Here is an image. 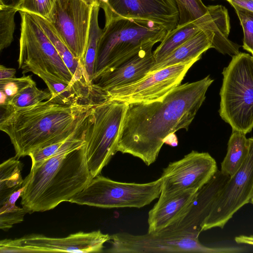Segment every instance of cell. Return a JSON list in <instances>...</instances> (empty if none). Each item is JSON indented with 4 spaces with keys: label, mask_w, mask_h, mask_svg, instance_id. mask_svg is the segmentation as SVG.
I'll list each match as a JSON object with an SVG mask.
<instances>
[{
    "label": "cell",
    "mask_w": 253,
    "mask_h": 253,
    "mask_svg": "<svg viewBox=\"0 0 253 253\" xmlns=\"http://www.w3.org/2000/svg\"><path fill=\"white\" fill-rule=\"evenodd\" d=\"M23 164L16 156L11 157L0 165V205L15 191L22 187L21 175Z\"/></svg>",
    "instance_id": "25"
},
{
    "label": "cell",
    "mask_w": 253,
    "mask_h": 253,
    "mask_svg": "<svg viewBox=\"0 0 253 253\" xmlns=\"http://www.w3.org/2000/svg\"><path fill=\"white\" fill-rule=\"evenodd\" d=\"M110 240V235L100 230L80 231L59 238L30 234L18 238L0 240V253H101L104 244Z\"/></svg>",
    "instance_id": "10"
},
{
    "label": "cell",
    "mask_w": 253,
    "mask_h": 253,
    "mask_svg": "<svg viewBox=\"0 0 253 253\" xmlns=\"http://www.w3.org/2000/svg\"><path fill=\"white\" fill-rule=\"evenodd\" d=\"M213 82L209 75L180 84L157 100L126 104L117 152L137 157L147 166L153 164L169 136L188 130Z\"/></svg>",
    "instance_id": "1"
},
{
    "label": "cell",
    "mask_w": 253,
    "mask_h": 253,
    "mask_svg": "<svg viewBox=\"0 0 253 253\" xmlns=\"http://www.w3.org/2000/svg\"><path fill=\"white\" fill-rule=\"evenodd\" d=\"M155 42L143 45L124 58L115 67L94 78L90 85V99L100 101L104 93L114 88L142 79L156 64L152 51Z\"/></svg>",
    "instance_id": "15"
},
{
    "label": "cell",
    "mask_w": 253,
    "mask_h": 253,
    "mask_svg": "<svg viewBox=\"0 0 253 253\" xmlns=\"http://www.w3.org/2000/svg\"><path fill=\"white\" fill-rule=\"evenodd\" d=\"M242 27L244 49L253 55V11L235 4H232Z\"/></svg>",
    "instance_id": "31"
},
{
    "label": "cell",
    "mask_w": 253,
    "mask_h": 253,
    "mask_svg": "<svg viewBox=\"0 0 253 253\" xmlns=\"http://www.w3.org/2000/svg\"><path fill=\"white\" fill-rule=\"evenodd\" d=\"M231 5L235 4L253 11V0H226Z\"/></svg>",
    "instance_id": "35"
},
{
    "label": "cell",
    "mask_w": 253,
    "mask_h": 253,
    "mask_svg": "<svg viewBox=\"0 0 253 253\" xmlns=\"http://www.w3.org/2000/svg\"><path fill=\"white\" fill-rule=\"evenodd\" d=\"M70 137L64 141L49 145L31 152L29 155L31 159V166L36 165L57 154L65 146Z\"/></svg>",
    "instance_id": "33"
},
{
    "label": "cell",
    "mask_w": 253,
    "mask_h": 253,
    "mask_svg": "<svg viewBox=\"0 0 253 253\" xmlns=\"http://www.w3.org/2000/svg\"><path fill=\"white\" fill-rule=\"evenodd\" d=\"M197 192L189 191L165 197H159L148 213V232L161 231L179 219Z\"/></svg>",
    "instance_id": "19"
},
{
    "label": "cell",
    "mask_w": 253,
    "mask_h": 253,
    "mask_svg": "<svg viewBox=\"0 0 253 253\" xmlns=\"http://www.w3.org/2000/svg\"><path fill=\"white\" fill-rule=\"evenodd\" d=\"M46 84L51 94V101L63 105L91 101L89 94L77 85L57 80L49 76L41 75L38 76Z\"/></svg>",
    "instance_id": "24"
},
{
    "label": "cell",
    "mask_w": 253,
    "mask_h": 253,
    "mask_svg": "<svg viewBox=\"0 0 253 253\" xmlns=\"http://www.w3.org/2000/svg\"><path fill=\"white\" fill-rule=\"evenodd\" d=\"M126 104L116 100L95 103L84 135L87 165L92 178L99 175L117 153L118 137Z\"/></svg>",
    "instance_id": "7"
},
{
    "label": "cell",
    "mask_w": 253,
    "mask_h": 253,
    "mask_svg": "<svg viewBox=\"0 0 253 253\" xmlns=\"http://www.w3.org/2000/svg\"><path fill=\"white\" fill-rule=\"evenodd\" d=\"M50 92L38 88L36 83L28 86L9 101L5 110H14L26 108L40 102L49 100Z\"/></svg>",
    "instance_id": "28"
},
{
    "label": "cell",
    "mask_w": 253,
    "mask_h": 253,
    "mask_svg": "<svg viewBox=\"0 0 253 253\" xmlns=\"http://www.w3.org/2000/svg\"><path fill=\"white\" fill-rule=\"evenodd\" d=\"M95 103L71 105L47 100L24 108L5 110L0 129L9 137L15 156H29L38 149L64 141L87 122Z\"/></svg>",
    "instance_id": "3"
},
{
    "label": "cell",
    "mask_w": 253,
    "mask_h": 253,
    "mask_svg": "<svg viewBox=\"0 0 253 253\" xmlns=\"http://www.w3.org/2000/svg\"><path fill=\"white\" fill-rule=\"evenodd\" d=\"M92 7L82 0H55L49 16L45 19L84 65Z\"/></svg>",
    "instance_id": "12"
},
{
    "label": "cell",
    "mask_w": 253,
    "mask_h": 253,
    "mask_svg": "<svg viewBox=\"0 0 253 253\" xmlns=\"http://www.w3.org/2000/svg\"><path fill=\"white\" fill-rule=\"evenodd\" d=\"M87 121L54 156L34 166L24 179L22 208L30 214L69 202L92 179L87 165L84 135Z\"/></svg>",
    "instance_id": "2"
},
{
    "label": "cell",
    "mask_w": 253,
    "mask_h": 253,
    "mask_svg": "<svg viewBox=\"0 0 253 253\" xmlns=\"http://www.w3.org/2000/svg\"><path fill=\"white\" fill-rule=\"evenodd\" d=\"M218 169L215 160L208 152L192 151L179 160L169 163L163 171L160 197L197 191L213 176Z\"/></svg>",
    "instance_id": "13"
},
{
    "label": "cell",
    "mask_w": 253,
    "mask_h": 253,
    "mask_svg": "<svg viewBox=\"0 0 253 253\" xmlns=\"http://www.w3.org/2000/svg\"><path fill=\"white\" fill-rule=\"evenodd\" d=\"M20 1V0H0V6L16 8Z\"/></svg>",
    "instance_id": "37"
},
{
    "label": "cell",
    "mask_w": 253,
    "mask_h": 253,
    "mask_svg": "<svg viewBox=\"0 0 253 253\" xmlns=\"http://www.w3.org/2000/svg\"><path fill=\"white\" fill-rule=\"evenodd\" d=\"M34 83L30 75L0 80V107L5 109L12 98Z\"/></svg>",
    "instance_id": "29"
},
{
    "label": "cell",
    "mask_w": 253,
    "mask_h": 253,
    "mask_svg": "<svg viewBox=\"0 0 253 253\" xmlns=\"http://www.w3.org/2000/svg\"><path fill=\"white\" fill-rule=\"evenodd\" d=\"M253 196V138H250L245 161L220 191L202 226V231L215 227L223 228L236 211L251 202Z\"/></svg>",
    "instance_id": "11"
},
{
    "label": "cell",
    "mask_w": 253,
    "mask_h": 253,
    "mask_svg": "<svg viewBox=\"0 0 253 253\" xmlns=\"http://www.w3.org/2000/svg\"><path fill=\"white\" fill-rule=\"evenodd\" d=\"M35 17L44 32L51 41L67 67L72 73L75 82L90 95L91 83L84 64L76 58L61 40L50 23L45 19L37 15Z\"/></svg>",
    "instance_id": "21"
},
{
    "label": "cell",
    "mask_w": 253,
    "mask_h": 253,
    "mask_svg": "<svg viewBox=\"0 0 253 253\" xmlns=\"http://www.w3.org/2000/svg\"><path fill=\"white\" fill-rule=\"evenodd\" d=\"M24 188L22 186L18 190L13 192L1 205H0V228L7 231L17 223L24 220L25 215L27 212L23 208H19L15 203L22 195Z\"/></svg>",
    "instance_id": "27"
},
{
    "label": "cell",
    "mask_w": 253,
    "mask_h": 253,
    "mask_svg": "<svg viewBox=\"0 0 253 253\" xmlns=\"http://www.w3.org/2000/svg\"><path fill=\"white\" fill-rule=\"evenodd\" d=\"M230 176L218 169L200 189L182 216L163 229L169 231H187L199 235L220 191Z\"/></svg>",
    "instance_id": "17"
},
{
    "label": "cell",
    "mask_w": 253,
    "mask_h": 253,
    "mask_svg": "<svg viewBox=\"0 0 253 253\" xmlns=\"http://www.w3.org/2000/svg\"><path fill=\"white\" fill-rule=\"evenodd\" d=\"M87 4L92 6L93 5H98L103 9L106 5V0H82Z\"/></svg>",
    "instance_id": "38"
},
{
    "label": "cell",
    "mask_w": 253,
    "mask_h": 253,
    "mask_svg": "<svg viewBox=\"0 0 253 253\" xmlns=\"http://www.w3.org/2000/svg\"><path fill=\"white\" fill-rule=\"evenodd\" d=\"M249 151V139L246 134L232 130L228 142L227 154L221 164L220 171L230 177L234 175L245 161Z\"/></svg>",
    "instance_id": "22"
},
{
    "label": "cell",
    "mask_w": 253,
    "mask_h": 253,
    "mask_svg": "<svg viewBox=\"0 0 253 253\" xmlns=\"http://www.w3.org/2000/svg\"><path fill=\"white\" fill-rule=\"evenodd\" d=\"M235 241L237 244H246L253 246V235H240L236 236Z\"/></svg>",
    "instance_id": "36"
},
{
    "label": "cell",
    "mask_w": 253,
    "mask_h": 253,
    "mask_svg": "<svg viewBox=\"0 0 253 253\" xmlns=\"http://www.w3.org/2000/svg\"><path fill=\"white\" fill-rule=\"evenodd\" d=\"M105 21L114 17L149 20L168 32L177 25L179 12L175 0H106Z\"/></svg>",
    "instance_id": "16"
},
{
    "label": "cell",
    "mask_w": 253,
    "mask_h": 253,
    "mask_svg": "<svg viewBox=\"0 0 253 253\" xmlns=\"http://www.w3.org/2000/svg\"><path fill=\"white\" fill-rule=\"evenodd\" d=\"M213 37L212 32L200 30L169 56L156 64L149 73L191 60H199L203 53L211 48Z\"/></svg>",
    "instance_id": "20"
},
{
    "label": "cell",
    "mask_w": 253,
    "mask_h": 253,
    "mask_svg": "<svg viewBox=\"0 0 253 253\" xmlns=\"http://www.w3.org/2000/svg\"><path fill=\"white\" fill-rule=\"evenodd\" d=\"M163 183L162 177L136 183L116 181L99 174L69 202L102 208L140 209L159 198Z\"/></svg>",
    "instance_id": "8"
},
{
    "label": "cell",
    "mask_w": 253,
    "mask_h": 253,
    "mask_svg": "<svg viewBox=\"0 0 253 253\" xmlns=\"http://www.w3.org/2000/svg\"><path fill=\"white\" fill-rule=\"evenodd\" d=\"M100 8L98 5H93L92 7L87 42L84 58V68L91 84L94 74L98 45L103 31V29L100 28L98 24Z\"/></svg>",
    "instance_id": "26"
},
{
    "label": "cell",
    "mask_w": 253,
    "mask_h": 253,
    "mask_svg": "<svg viewBox=\"0 0 253 253\" xmlns=\"http://www.w3.org/2000/svg\"><path fill=\"white\" fill-rule=\"evenodd\" d=\"M197 59L148 74L135 83L117 87L104 93L108 100L126 104L150 102L162 98L180 84Z\"/></svg>",
    "instance_id": "14"
},
{
    "label": "cell",
    "mask_w": 253,
    "mask_h": 253,
    "mask_svg": "<svg viewBox=\"0 0 253 253\" xmlns=\"http://www.w3.org/2000/svg\"><path fill=\"white\" fill-rule=\"evenodd\" d=\"M55 0H20L16 9L47 19Z\"/></svg>",
    "instance_id": "32"
},
{
    "label": "cell",
    "mask_w": 253,
    "mask_h": 253,
    "mask_svg": "<svg viewBox=\"0 0 253 253\" xmlns=\"http://www.w3.org/2000/svg\"></svg>",
    "instance_id": "40"
},
{
    "label": "cell",
    "mask_w": 253,
    "mask_h": 253,
    "mask_svg": "<svg viewBox=\"0 0 253 253\" xmlns=\"http://www.w3.org/2000/svg\"><path fill=\"white\" fill-rule=\"evenodd\" d=\"M222 75L219 115L232 130L246 134L253 128V56L239 52Z\"/></svg>",
    "instance_id": "5"
},
{
    "label": "cell",
    "mask_w": 253,
    "mask_h": 253,
    "mask_svg": "<svg viewBox=\"0 0 253 253\" xmlns=\"http://www.w3.org/2000/svg\"><path fill=\"white\" fill-rule=\"evenodd\" d=\"M252 204H253V196L251 200V202H250Z\"/></svg>",
    "instance_id": "39"
},
{
    "label": "cell",
    "mask_w": 253,
    "mask_h": 253,
    "mask_svg": "<svg viewBox=\"0 0 253 253\" xmlns=\"http://www.w3.org/2000/svg\"><path fill=\"white\" fill-rule=\"evenodd\" d=\"M112 253H237L244 251L236 247H208L201 243L197 234L187 231L162 230L134 235L121 232L110 235Z\"/></svg>",
    "instance_id": "9"
},
{
    "label": "cell",
    "mask_w": 253,
    "mask_h": 253,
    "mask_svg": "<svg viewBox=\"0 0 253 253\" xmlns=\"http://www.w3.org/2000/svg\"><path fill=\"white\" fill-rule=\"evenodd\" d=\"M19 12L21 21L18 63L22 73L46 75L85 90L75 82L72 73L35 16Z\"/></svg>",
    "instance_id": "6"
},
{
    "label": "cell",
    "mask_w": 253,
    "mask_h": 253,
    "mask_svg": "<svg viewBox=\"0 0 253 253\" xmlns=\"http://www.w3.org/2000/svg\"><path fill=\"white\" fill-rule=\"evenodd\" d=\"M167 32L163 26L149 20L119 17L105 21L93 79L115 67L143 45L161 42Z\"/></svg>",
    "instance_id": "4"
},
{
    "label": "cell",
    "mask_w": 253,
    "mask_h": 253,
    "mask_svg": "<svg viewBox=\"0 0 253 253\" xmlns=\"http://www.w3.org/2000/svg\"><path fill=\"white\" fill-rule=\"evenodd\" d=\"M16 73V71L15 69L7 68L2 65H0V80L15 78Z\"/></svg>",
    "instance_id": "34"
},
{
    "label": "cell",
    "mask_w": 253,
    "mask_h": 253,
    "mask_svg": "<svg viewBox=\"0 0 253 253\" xmlns=\"http://www.w3.org/2000/svg\"><path fill=\"white\" fill-rule=\"evenodd\" d=\"M178 12L177 25L194 22L203 29L211 31L214 39L220 40L229 31L227 16L219 5L206 6L202 0H175Z\"/></svg>",
    "instance_id": "18"
},
{
    "label": "cell",
    "mask_w": 253,
    "mask_h": 253,
    "mask_svg": "<svg viewBox=\"0 0 253 253\" xmlns=\"http://www.w3.org/2000/svg\"><path fill=\"white\" fill-rule=\"evenodd\" d=\"M15 8L0 6V51L8 47L13 41L15 28Z\"/></svg>",
    "instance_id": "30"
},
{
    "label": "cell",
    "mask_w": 253,
    "mask_h": 253,
    "mask_svg": "<svg viewBox=\"0 0 253 253\" xmlns=\"http://www.w3.org/2000/svg\"><path fill=\"white\" fill-rule=\"evenodd\" d=\"M201 30L203 29L200 25L191 22L182 26L177 25L168 32L160 44L153 52L156 64L165 59Z\"/></svg>",
    "instance_id": "23"
}]
</instances>
